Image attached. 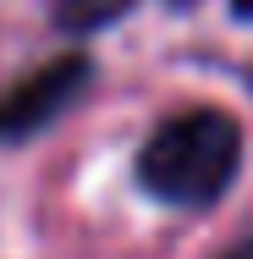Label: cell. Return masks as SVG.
I'll return each instance as SVG.
<instances>
[{
  "label": "cell",
  "mask_w": 253,
  "mask_h": 259,
  "mask_svg": "<svg viewBox=\"0 0 253 259\" xmlns=\"http://www.w3.org/2000/svg\"><path fill=\"white\" fill-rule=\"evenodd\" d=\"M132 6H138V0H50L55 22H61L66 33H99L116 17H127Z\"/></svg>",
  "instance_id": "3"
},
{
  "label": "cell",
  "mask_w": 253,
  "mask_h": 259,
  "mask_svg": "<svg viewBox=\"0 0 253 259\" xmlns=\"http://www.w3.org/2000/svg\"><path fill=\"white\" fill-rule=\"evenodd\" d=\"M94 83V61L88 55H55L39 72L17 77L6 94H0V144H28L39 138L50 121H61L72 105L83 100V89Z\"/></svg>",
  "instance_id": "2"
},
{
  "label": "cell",
  "mask_w": 253,
  "mask_h": 259,
  "mask_svg": "<svg viewBox=\"0 0 253 259\" xmlns=\"http://www.w3.org/2000/svg\"><path fill=\"white\" fill-rule=\"evenodd\" d=\"M226 259H253V237L242 243V248H237V254H226Z\"/></svg>",
  "instance_id": "5"
},
{
  "label": "cell",
  "mask_w": 253,
  "mask_h": 259,
  "mask_svg": "<svg viewBox=\"0 0 253 259\" xmlns=\"http://www.w3.org/2000/svg\"><path fill=\"white\" fill-rule=\"evenodd\" d=\"M237 165H242V127L226 110L198 105L154 127V138L138 155V182L160 204L209 209L237 182Z\"/></svg>",
  "instance_id": "1"
},
{
  "label": "cell",
  "mask_w": 253,
  "mask_h": 259,
  "mask_svg": "<svg viewBox=\"0 0 253 259\" xmlns=\"http://www.w3.org/2000/svg\"><path fill=\"white\" fill-rule=\"evenodd\" d=\"M231 11H237L242 22H253V0H231Z\"/></svg>",
  "instance_id": "4"
}]
</instances>
